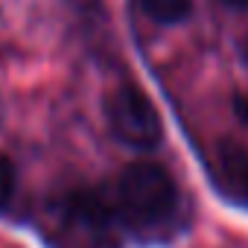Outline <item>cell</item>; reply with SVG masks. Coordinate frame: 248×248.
Instances as JSON below:
<instances>
[{"instance_id":"1","label":"cell","mask_w":248,"mask_h":248,"mask_svg":"<svg viewBox=\"0 0 248 248\" xmlns=\"http://www.w3.org/2000/svg\"><path fill=\"white\" fill-rule=\"evenodd\" d=\"M111 210L123 231L143 242L170 239L181 222V193L175 178L152 161L129 164L114 181Z\"/></svg>"},{"instance_id":"2","label":"cell","mask_w":248,"mask_h":248,"mask_svg":"<svg viewBox=\"0 0 248 248\" xmlns=\"http://www.w3.org/2000/svg\"><path fill=\"white\" fill-rule=\"evenodd\" d=\"M44 236L53 248H120V222L99 193L70 190L50 202Z\"/></svg>"},{"instance_id":"3","label":"cell","mask_w":248,"mask_h":248,"mask_svg":"<svg viewBox=\"0 0 248 248\" xmlns=\"http://www.w3.org/2000/svg\"><path fill=\"white\" fill-rule=\"evenodd\" d=\"M105 123H108L114 140H120L129 149L149 152L164 138V123H161L155 102L146 96L143 88L132 82L117 85L105 96Z\"/></svg>"},{"instance_id":"4","label":"cell","mask_w":248,"mask_h":248,"mask_svg":"<svg viewBox=\"0 0 248 248\" xmlns=\"http://www.w3.org/2000/svg\"><path fill=\"white\" fill-rule=\"evenodd\" d=\"M216 175L228 196L248 207V146L239 140H222L216 146Z\"/></svg>"},{"instance_id":"5","label":"cell","mask_w":248,"mask_h":248,"mask_svg":"<svg viewBox=\"0 0 248 248\" xmlns=\"http://www.w3.org/2000/svg\"><path fill=\"white\" fill-rule=\"evenodd\" d=\"M138 3L146 12V18H152L155 24H164V27H175V24L187 21L193 12V0H138Z\"/></svg>"},{"instance_id":"6","label":"cell","mask_w":248,"mask_h":248,"mask_svg":"<svg viewBox=\"0 0 248 248\" xmlns=\"http://www.w3.org/2000/svg\"><path fill=\"white\" fill-rule=\"evenodd\" d=\"M15 196V167L6 155H0V213L9 207Z\"/></svg>"},{"instance_id":"7","label":"cell","mask_w":248,"mask_h":248,"mask_svg":"<svg viewBox=\"0 0 248 248\" xmlns=\"http://www.w3.org/2000/svg\"><path fill=\"white\" fill-rule=\"evenodd\" d=\"M225 6H231V9H236V12H248V0H222Z\"/></svg>"}]
</instances>
